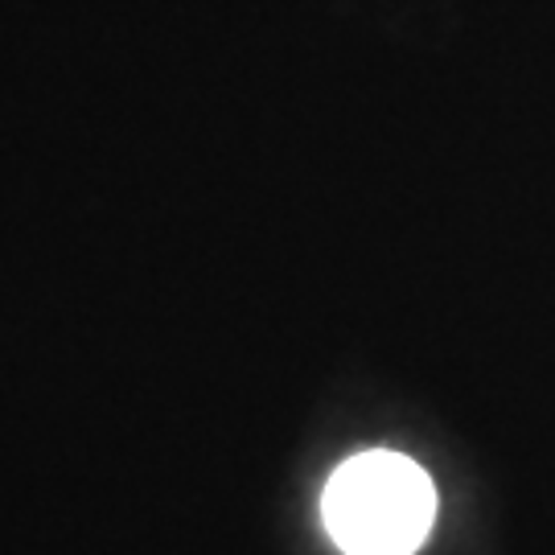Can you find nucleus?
<instances>
[{"mask_svg": "<svg viewBox=\"0 0 555 555\" xmlns=\"http://www.w3.org/2000/svg\"><path fill=\"white\" fill-rule=\"evenodd\" d=\"M321 518L346 555H412L433 531L437 490L412 456L371 449L337 465Z\"/></svg>", "mask_w": 555, "mask_h": 555, "instance_id": "nucleus-1", "label": "nucleus"}]
</instances>
